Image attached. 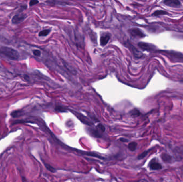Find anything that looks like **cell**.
Here are the masks:
<instances>
[{
    "label": "cell",
    "mask_w": 183,
    "mask_h": 182,
    "mask_svg": "<svg viewBox=\"0 0 183 182\" xmlns=\"http://www.w3.org/2000/svg\"><path fill=\"white\" fill-rule=\"evenodd\" d=\"M120 140L121 141H122V142H128V140H127L126 139L124 138H121Z\"/></svg>",
    "instance_id": "obj_21"
},
{
    "label": "cell",
    "mask_w": 183,
    "mask_h": 182,
    "mask_svg": "<svg viewBox=\"0 0 183 182\" xmlns=\"http://www.w3.org/2000/svg\"><path fill=\"white\" fill-rule=\"evenodd\" d=\"M50 32V29H44L39 33V37H46L49 34Z\"/></svg>",
    "instance_id": "obj_13"
},
{
    "label": "cell",
    "mask_w": 183,
    "mask_h": 182,
    "mask_svg": "<svg viewBox=\"0 0 183 182\" xmlns=\"http://www.w3.org/2000/svg\"><path fill=\"white\" fill-rule=\"evenodd\" d=\"M128 32L133 37L142 38L146 37V35L144 33L141 29L136 27L131 28L129 29L128 30Z\"/></svg>",
    "instance_id": "obj_2"
},
{
    "label": "cell",
    "mask_w": 183,
    "mask_h": 182,
    "mask_svg": "<svg viewBox=\"0 0 183 182\" xmlns=\"http://www.w3.org/2000/svg\"><path fill=\"white\" fill-rule=\"evenodd\" d=\"M110 39V35L109 34H107L101 36L100 37V40L101 46H106L108 43Z\"/></svg>",
    "instance_id": "obj_8"
},
{
    "label": "cell",
    "mask_w": 183,
    "mask_h": 182,
    "mask_svg": "<svg viewBox=\"0 0 183 182\" xmlns=\"http://www.w3.org/2000/svg\"><path fill=\"white\" fill-rule=\"evenodd\" d=\"M161 158L164 162L166 163H171L172 161V157L170 155L166 153H163L161 155Z\"/></svg>",
    "instance_id": "obj_9"
},
{
    "label": "cell",
    "mask_w": 183,
    "mask_h": 182,
    "mask_svg": "<svg viewBox=\"0 0 183 182\" xmlns=\"http://www.w3.org/2000/svg\"><path fill=\"white\" fill-rule=\"evenodd\" d=\"M27 15L25 13H18L15 15L12 18V23L13 24H18L25 20Z\"/></svg>",
    "instance_id": "obj_4"
},
{
    "label": "cell",
    "mask_w": 183,
    "mask_h": 182,
    "mask_svg": "<svg viewBox=\"0 0 183 182\" xmlns=\"http://www.w3.org/2000/svg\"><path fill=\"white\" fill-rule=\"evenodd\" d=\"M150 151V149H149V150H147V151H145L144 152H143V153H142V154H140L139 155H138V159H139V160H141V159H144V157H146V156H147V155L148 154Z\"/></svg>",
    "instance_id": "obj_14"
},
{
    "label": "cell",
    "mask_w": 183,
    "mask_h": 182,
    "mask_svg": "<svg viewBox=\"0 0 183 182\" xmlns=\"http://www.w3.org/2000/svg\"><path fill=\"white\" fill-rule=\"evenodd\" d=\"M168 13L166 12L164 10H156L155 11H154L153 13L152 14V16H163V15H168Z\"/></svg>",
    "instance_id": "obj_10"
},
{
    "label": "cell",
    "mask_w": 183,
    "mask_h": 182,
    "mask_svg": "<svg viewBox=\"0 0 183 182\" xmlns=\"http://www.w3.org/2000/svg\"><path fill=\"white\" fill-rule=\"evenodd\" d=\"M163 3L171 8H179L182 5L179 0H163Z\"/></svg>",
    "instance_id": "obj_6"
},
{
    "label": "cell",
    "mask_w": 183,
    "mask_h": 182,
    "mask_svg": "<svg viewBox=\"0 0 183 182\" xmlns=\"http://www.w3.org/2000/svg\"><path fill=\"white\" fill-rule=\"evenodd\" d=\"M55 110L58 111V112H66V110L65 109H64V108H63L61 106H57L56 108H55Z\"/></svg>",
    "instance_id": "obj_19"
},
{
    "label": "cell",
    "mask_w": 183,
    "mask_h": 182,
    "mask_svg": "<svg viewBox=\"0 0 183 182\" xmlns=\"http://www.w3.org/2000/svg\"><path fill=\"white\" fill-rule=\"evenodd\" d=\"M33 53L34 55L37 57H40L41 55V52L39 50H34L33 51Z\"/></svg>",
    "instance_id": "obj_17"
},
{
    "label": "cell",
    "mask_w": 183,
    "mask_h": 182,
    "mask_svg": "<svg viewBox=\"0 0 183 182\" xmlns=\"http://www.w3.org/2000/svg\"><path fill=\"white\" fill-rule=\"evenodd\" d=\"M149 167L150 169L151 170H157L161 169L162 168V165L161 164L156 161L155 159L152 160L150 163H149Z\"/></svg>",
    "instance_id": "obj_7"
},
{
    "label": "cell",
    "mask_w": 183,
    "mask_h": 182,
    "mask_svg": "<svg viewBox=\"0 0 183 182\" xmlns=\"http://www.w3.org/2000/svg\"><path fill=\"white\" fill-rule=\"evenodd\" d=\"M138 46L143 51H152L156 49V46L150 43L140 42L138 43Z\"/></svg>",
    "instance_id": "obj_3"
},
{
    "label": "cell",
    "mask_w": 183,
    "mask_h": 182,
    "mask_svg": "<svg viewBox=\"0 0 183 182\" xmlns=\"http://www.w3.org/2000/svg\"><path fill=\"white\" fill-rule=\"evenodd\" d=\"M23 114V111L22 110H18V111H13L11 113V116H13V118H16V117H19L20 116H21Z\"/></svg>",
    "instance_id": "obj_12"
},
{
    "label": "cell",
    "mask_w": 183,
    "mask_h": 182,
    "mask_svg": "<svg viewBox=\"0 0 183 182\" xmlns=\"http://www.w3.org/2000/svg\"><path fill=\"white\" fill-rule=\"evenodd\" d=\"M137 146V143L136 142H131L129 145H128V149L131 151H134Z\"/></svg>",
    "instance_id": "obj_11"
},
{
    "label": "cell",
    "mask_w": 183,
    "mask_h": 182,
    "mask_svg": "<svg viewBox=\"0 0 183 182\" xmlns=\"http://www.w3.org/2000/svg\"><path fill=\"white\" fill-rule=\"evenodd\" d=\"M130 114L131 115V116H138L140 115V112L137 110V109H133L132 110L131 112H130Z\"/></svg>",
    "instance_id": "obj_16"
},
{
    "label": "cell",
    "mask_w": 183,
    "mask_h": 182,
    "mask_svg": "<svg viewBox=\"0 0 183 182\" xmlns=\"http://www.w3.org/2000/svg\"><path fill=\"white\" fill-rule=\"evenodd\" d=\"M22 181L23 182H25V181H26V178L25 177H22Z\"/></svg>",
    "instance_id": "obj_22"
},
{
    "label": "cell",
    "mask_w": 183,
    "mask_h": 182,
    "mask_svg": "<svg viewBox=\"0 0 183 182\" xmlns=\"http://www.w3.org/2000/svg\"><path fill=\"white\" fill-rule=\"evenodd\" d=\"M126 46L129 48V50L132 52V53L133 54L134 56L136 58H140L142 57V54L141 52H140L138 50L134 47L133 45L131 44V43H126Z\"/></svg>",
    "instance_id": "obj_5"
},
{
    "label": "cell",
    "mask_w": 183,
    "mask_h": 182,
    "mask_svg": "<svg viewBox=\"0 0 183 182\" xmlns=\"http://www.w3.org/2000/svg\"><path fill=\"white\" fill-rule=\"evenodd\" d=\"M39 1L38 0H31L29 2V5L30 7H32L35 4L39 3Z\"/></svg>",
    "instance_id": "obj_18"
},
{
    "label": "cell",
    "mask_w": 183,
    "mask_h": 182,
    "mask_svg": "<svg viewBox=\"0 0 183 182\" xmlns=\"http://www.w3.org/2000/svg\"><path fill=\"white\" fill-rule=\"evenodd\" d=\"M43 163H44V165H45L46 168L49 171H50V172H52V173H55L56 172V170L53 167H51V165H48V164H47L45 162H43Z\"/></svg>",
    "instance_id": "obj_15"
},
{
    "label": "cell",
    "mask_w": 183,
    "mask_h": 182,
    "mask_svg": "<svg viewBox=\"0 0 183 182\" xmlns=\"http://www.w3.org/2000/svg\"><path fill=\"white\" fill-rule=\"evenodd\" d=\"M0 54L4 57L12 60H18L20 58L19 52L13 48L8 46H2L0 48Z\"/></svg>",
    "instance_id": "obj_1"
},
{
    "label": "cell",
    "mask_w": 183,
    "mask_h": 182,
    "mask_svg": "<svg viewBox=\"0 0 183 182\" xmlns=\"http://www.w3.org/2000/svg\"><path fill=\"white\" fill-rule=\"evenodd\" d=\"M97 128L100 130V131H101L102 132H104L105 131V127L102 124H99L97 126Z\"/></svg>",
    "instance_id": "obj_20"
}]
</instances>
